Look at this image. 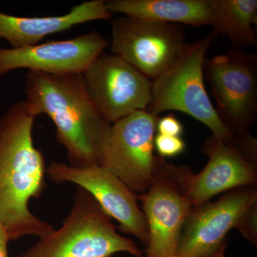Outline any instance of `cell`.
<instances>
[{
	"instance_id": "13",
	"label": "cell",
	"mask_w": 257,
	"mask_h": 257,
	"mask_svg": "<svg viewBox=\"0 0 257 257\" xmlns=\"http://www.w3.org/2000/svg\"><path fill=\"white\" fill-rule=\"evenodd\" d=\"M202 152L208 157L207 165L199 173L191 169L188 173V194L194 206L209 202L219 193L256 185V165L245 159L232 142L211 135Z\"/></svg>"
},
{
	"instance_id": "10",
	"label": "cell",
	"mask_w": 257,
	"mask_h": 257,
	"mask_svg": "<svg viewBox=\"0 0 257 257\" xmlns=\"http://www.w3.org/2000/svg\"><path fill=\"white\" fill-rule=\"evenodd\" d=\"M159 117L139 110L111 124L101 166L134 192L143 194L152 183L155 166L154 139Z\"/></svg>"
},
{
	"instance_id": "2",
	"label": "cell",
	"mask_w": 257,
	"mask_h": 257,
	"mask_svg": "<svg viewBox=\"0 0 257 257\" xmlns=\"http://www.w3.org/2000/svg\"><path fill=\"white\" fill-rule=\"evenodd\" d=\"M24 88L32 114H46L55 124L56 139L67 151L69 165L101 166L111 125L89 99L82 74L28 72Z\"/></svg>"
},
{
	"instance_id": "15",
	"label": "cell",
	"mask_w": 257,
	"mask_h": 257,
	"mask_svg": "<svg viewBox=\"0 0 257 257\" xmlns=\"http://www.w3.org/2000/svg\"><path fill=\"white\" fill-rule=\"evenodd\" d=\"M106 5L111 15L197 28L211 25L209 0H109Z\"/></svg>"
},
{
	"instance_id": "14",
	"label": "cell",
	"mask_w": 257,
	"mask_h": 257,
	"mask_svg": "<svg viewBox=\"0 0 257 257\" xmlns=\"http://www.w3.org/2000/svg\"><path fill=\"white\" fill-rule=\"evenodd\" d=\"M104 0H91L75 5L67 14L58 16L18 17L0 12V40L11 48L38 45L48 35L60 33L77 25L111 18Z\"/></svg>"
},
{
	"instance_id": "5",
	"label": "cell",
	"mask_w": 257,
	"mask_h": 257,
	"mask_svg": "<svg viewBox=\"0 0 257 257\" xmlns=\"http://www.w3.org/2000/svg\"><path fill=\"white\" fill-rule=\"evenodd\" d=\"M189 170L155 157L151 185L138 194L150 233L145 257L175 256L182 227L194 206L188 194Z\"/></svg>"
},
{
	"instance_id": "20",
	"label": "cell",
	"mask_w": 257,
	"mask_h": 257,
	"mask_svg": "<svg viewBox=\"0 0 257 257\" xmlns=\"http://www.w3.org/2000/svg\"><path fill=\"white\" fill-rule=\"evenodd\" d=\"M10 239L3 225L0 224V257H9L8 243Z\"/></svg>"
},
{
	"instance_id": "7",
	"label": "cell",
	"mask_w": 257,
	"mask_h": 257,
	"mask_svg": "<svg viewBox=\"0 0 257 257\" xmlns=\"http://www.w3.org/2000/svg\"><path fill=\"white\" fill-rule=\"evenodd\" d=\"M111 52L150 79L170 69L187 43L181 25L122 16L111 21Z\"/></svg>"
},
{
	"instance_id": "16",
	"label": "cell",
	"mask_w": 257,
	"mask_h": 257,
	"mask_svg": "<svg viewBox=\"0 0 257 257\" xmlns=\"http://www.w3.org/2000/svg\"><path fill=\"white\" fill-rule=\"evenodd\" d=\"M211 34L226 35L239 50L256 45V0H209Z\"/></svg>"
},
{
	"instance_id": "6",
	"label": "cell",
	"mask_w": 257,
	"mask_h": 257,
	"mask_svg": "<svg viewBox=\"0 0 257 257\" xmlns=\"http://www.w3.org/2000/svg\"><path fill=\"white\" fill-rule=\"evenodd\" d=\"M216 111L234 137L249 133L257 114V56L240 50L205 60Z\"/></svg>"
},
{
	"instance_id": "19",
	"label": "cell",
	"mask_w": 257,
	"mask_h": 257,
	"mask_svg": "<svg viewBox=\"0 0 257 257\" xmlns=\"http://www.w3.org/2000/svg\"><path fill=\"white\" fill-rule=\"evenodd\" d=\"M157 130L161 135L181 137L184 133V126L175 115L168 114L157 120Z\"/></svg>"
},
{
	"instance_id": "18",
	"label": "cell",
	"mask_w": 257,
	"mask_h": 257,
	"mask_svg": "<svg viewBox=\"0 0 257 257\" xmlns=\"http://www.w3.org/2000/svg\"><path fill=\"white\" fill-rule=\"evenodd\" d=\"M257 202L253 203L243 214L236 229L256 246L257 243Z\"/></svg>"
},
{
	"instance_id": "21",
	"label": "cell",
	"mask_w": 257,
	"mask_h": 257,
	"mask_svg": "<svg viewBox=\"0 0 257 257\" xmlns=\"http://www.w3.org/2000/svg\"><path fill=\"white\" fill-rule=\"evenodd\" d=\"M226 246H224V247H223L221 248L220 251H219L217 253H216L215 255H214V256L211 257H224V253H225V250H226Z\"/></svg>"
},
{
	"instance_id": "8",
	"label": "cell",
	"mask_w": 257,
	"mask_h": 257,
	"mask_svg": "<svg viewBox=\"0 0 257 257\" xmlns=\"http://www.w3.org/2000/svg\"><path fill=\"white\" fill-rule=\"evenodd\" d=\"M83 83L96 110L109 124L146 110L152 81L115 54L102 53L82 74Z\"/></svg>"
},
{
	"instance_id": "4",
	"label": "cell",
	"mask_w": 257,
	"mask_h": 257,
	"mask_svg": "<svg viewBox=\"0 0 257 257\" xmlns=\"http://www.w3.org/2000/svg\"><path fill=\"white\" fill-rule=\"evenodd\" d=\"M214 38L210 34L187 44L175 64L152 79L146 111L157 116L166 111H181L205 124L215 138L232 142V135L218 116L204 85L205 55Z\"/></svg>"
},
{
	"instance_id": "17",
	"label": "cell",
	"mask_w": 257,
	"mask_h": 257,
	"mask_svg": "<svg viewBox=\"0 0 257 257\" xmlns=\"http://www.w3.org/2000/svg\"><path fill=\"white\" fill-rule=\"evenodd\" d=\"M154 147L162 158L175 157L183 153L185 142L181 137L167 136L157 133L154 139Z\"/></svg>"
},
{
	"instance_id": "9",
	"label": "cell",
	"mask_w": 257,
	"mask_h": 257,
	"mask_svg": "<svg viewBox=\"0 0 257 257\" xmlns=\"http://www.w3.org/2000/svg\"><path fill=\"white\" fill-rule=\"evenodd\" d=\"M46 173L54 183L71 182L87 191L111 219L119 222L118 229L148 245V224L139 207L138 194L110 171L100 165L75 167L52 161Z\"/></svg>"
},
{
	"instance_id": "11",
	"label": "cell",
	"mask_w": 257,
	"mask_h": 257,
	"mask_svg": "<svg viewBox=\"0 0 257 257\" xmlns=\"http://www.w3.org/2000/svg\"><path fill=\"white\" fill-rule=\"evenodd\" d=\"M257 202L256 185L231 189L215 202L193 206L186 219L175 255L211 257L226 246L228 232L236 228L248 207Z\"/></svg>"
},
{
	"instance_id": "3",
	"label": "cell",
	"mask_w": 257,
	"mask_h": 257,
	"mask_svg": "<svg viewBox=\"0 0 257 257\" xmlns=\"http://www.w3.org/2000/svg\"><path fill=\"white\" fill-rule=\"evenodd\" d=\"M116 229L92 196L77 187L73 206L60 229L17 257H111L118 252L144 257L145 251Z\"/></svg>"
},
{
	"instance_id": "1",
	"label": "cell",
	"mask_w": 257,
	"mask_h": 257,
	"mask_svg": "<svg viewBox=\"0 0 257 257\" xmlns=\"http://www.w3.org/2000/svg\"><path fill=\"white\" fill-rule=\"evenodd\" d=\"M35 117L25 101L12 104L0 117V224L10 241L30 235L40 239L55 229L28 207L46 187L45 157L32 138Z\"/></svg>"
},
{
	"instance_id": "12",
	"label": "cell",
	"mask_w": 257,
	"mask_h": 257,
	"mask_svg": "<svg viewBox=\"0 0 257 257\" xmlns=\"http://www.w3.org/2000/svg\"><path fill=\"white\" fill-rule=\"evenodd\" d=\"M109 45L107 39L94 30L67 40L0 48V77L19 69L49 74H82Z\"/></svg>"
},
{
	"instance_id": "22",
	"label": "cell",
	"mask_w": 257,
	"mask_h": 257,
	"mask_svg": "<svg viewBox=\"0 0 257 257\" xmlns=\"http://www.w3.org/2000/svg\"><path fill=\"white\" fill-rule=\"evenodd\" d=\"M173 257H182V256H177V255H175V256H174Z\"/></svg>"
}]
</instances>
